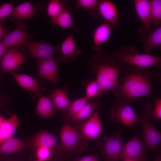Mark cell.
<instances>
[{
	"instance_id": "1",
	"label": "cell",
	"mask_w": 161,
	"mask_h": 161,
	"mask_svg": "<svg viewBox=\"0 0 161 161\" xmlns=\"http://www.w3.org/2000/svg\"><path fill=\"white\" fill-rule=\"evenodd\" d=\"M122 74V80L112 90L117 102L130 104L138 98L153 97L152 86L161 80V69L151 67L128 65Z\"/></svg>"
},
{
	"instance_id": "2",
	"label": "cell",
	"mask_w": 161,
	"mask_h": 161,
	"mask_svg": "<svg viewBox=\"0 0 161 161\" xmlns=\"http://www.w3.org/2000/svg\"><path fill=\"white\" fill-rule=\"evenodd\" d=\"M88 69L95 76L99 88L98 100L105 93L113 89L119 83V78L126 65L111 54L101 51L88 59Z\"/></svg>"
},
{
	"instance_id": "3",
	"label": "cell",
	"mask_w": 161,
	"mask_h": 161,
	"mask_svg": "<svg viewBox=\"0 0 161 161\" xmlns=\"http://www.w3.org/2000/svg\"><path fill=\"white\" fill-rule=\"evenodd\" d=\"M111 54L126 65L141 67L154 66L161 69L160 56L140 54L136 47L132 45H124Z\"/></svg>"
},
{
	"instance_id": "4",
	"label": "cell",
	"mask_w": 161,
	"mask_h": 161,
	"mask_svg": "<svg viewBox=\"0 0 161 161\" xmlns=\"http://www.w3.org/2000/svg\"><path fill=\"white\" fill-rule=\"evenodd\" d=\"M152 108L153 106L150 103H145L143 109L139 117L142 126L143 141L155 155L161 143V134L149 121Z\"/></svg>"
},
{
	"instance_id": "5",
	"label": "cell",
	"mask_w": 161,
	"mask_h": 161,
	"mask_svg": "<svg viewBox=\"0 0 161 161\" xmlns=\"http://www.w3.org/2000/svg\"><path fill=\"white\" fill-rule=\"evenodd\" d=\"M61 148L65 152H81L88 147V140L69 124H63L60 132Z\"/></svg>"
},
{
	"instance_id": "6",
	"label": "cell",
	"mask_w": 161,
	"mask_h": 161,
	"mask_svg": "<svg viewBox=\"0 0 161 161\" xmlns=\"http://www.w3.org/2000/svg\"><path fill=\"white\" fill-rule=\"evenodd\" d=\"M121 129L110 136L104 135L100 149L107 161H117L122 153L124 144L121 135Z\"/></svg>"
},
{
	"instance_id": "7",
	"label": "cell",
	"mask_w": 161,
	"mask_h": 161,
	"mask_svg": "<svg viewBox=\"0 0 161 161\" xmlns=\"http://www.w3.org/2000/svg\"><path fill=\"white\" fill-rule=\"evenodd\" d=\"M110 118L115 123H121L129 127L140 123L139 117L130 104L124 102H117L113 105Z\"/></svg>"
},
{
	"instance_id": "8",
	"label": "cell",
	"mask_w": 161,
	"mask_h": 161,
	"mask_svg": "<svg viewBox=\"0 0 161 161\" xmlns=\"http://www.w3.org/2000/svg\"><path fill=\"white\" fill-rule=\"evenodd\" d=\"M148 148L144 141L134 135L124 144L119 160L129 159L137 161H146Z\"/></svg>"
},
{
	"instance_id": "9",
	"label": "cell",
	"mask_w": 161,
	"mask_h": 161,
	"mask_svg": "<svg viewBox=\"0 0 161 161\" xmlns=\"http://www.w3.org/2000/svg\"><path fill=\"white\" fill-rule=\"evenodd\" d=\"M27 48L30 56L35 58L37 61L53 58L55 53L60 51V47L41 41L28 40L24 44Z\"/></svg>"
},
{
	"instance_id": "10",
	"label": "cell",
	"mask_w": 161,
	"mask_h": 161,
	"mask_svg": "<svg viewBox=\"0 0 161 161\" xmlns=\"http://www.w3.org/2000/svg\"><path fill=\"white\" fill-rule=\"evenodd\" d=\"M133 2L136 14L143 24V27L139 28V34H149L153 31L151 26L150 0H134Z\"/></svg>"
},
{
	"instance_id": "11",
	"label": "cell",
	"mask_w": 161,
	"mask_h": 161,
	"mask_svg": "<svg viewBox=\"0 0 161 161\" xmlns=\"http://www.w3.org/2000/svg\"><path fill=\"white\" fill-rule=\"evenodd\" d=\"M17 26L12 32H9L4 37L2 43L7 48H18L24 45L29 38L32 36V34L26 31L25 24L19 21H17Z\"/></svg>"
},
{
	"instance_id": "12",
	"label": "cell",
	"mask_w": 161,
	"mask_h": 161,
	"mask_svg": "<svg viewBox=\"0 0 161 161\" xmlns=\"http://www.w3.org/2000/svg\"><path fill=\"white\" fill-rule=\"evenodd\" d=\"M11 74L17 83L22 87L30 91L34 97H40L46 90L44 82L39 79L15 72Z\"/></svg>"
},
{
	"instance_id": "13",
	"label": "cell",
	"mask_w": 161,
	"mask_h": 161,
	"mask_svg": "<svg viewBox=\"0 0 161 161\" xmlns=\"http://www.w3.org/2000/svg\"><path fill=\"white\" fill-rule=\"evenodd\" d=\"M18 48L9 47L6 50L2 57L1 66L3 72H8L11 73L26 60Z\"/></svg>"
},
{
	"instance_id": "14",
	"label": "cell",
	"mask_w": 161,
	"mask_h": 161,
	"mask_svg": "<svg viewBox=\"0 0 161 161\" xmlns=\"http://www.w3.org/2000/svg\"><path fill=\"white\" fill-rule=\"evenodd\" d=\"M37 62V72L39 78L46 79L55 85L60 78L56 61L53 58H50Z\"/></svg>"
},
{
	"instance_id": "15",
	"label": "cell",
	"mask_w": 161,
	"mask_h": 161,
	"mask_svg": "<svg viewBox=\"0 0 161 161\" xmlns=\"http://www.w3.org/2000/svg\"><path fill=\"white\" fill-rule=\"evenodd\" d=\"M60 52L56 62L65 63L75 60L82 53L80 49L76 48L74 37L72 34L67 36L63 41Z\"/></svg>"
},
{
	"instance_id": "16",
	"label": "cell",
	"mask_w": 161,
	"mask_h": 161,
	"mask_svg": "<svg viewBox=\"0 0 161 161\" xmlns=\"http://www.w3.org/2000/svg\"><path fill=\"white\" fill-rule=\"evenodd\" d=\"M102 131V126L98 110L83 122L80 127L81 134L86 139L94 140L97 138Z\"/></svg>"
},
{
	"instance_id": "17",
	"label": "cell",
	"mask_w": 161,
	"mask_h": 161,
	"mask_svg": "<svg viewBox=\"0 0 161 161\" xmlns=\"http://www.w3.org/2000/svg\"><path fill=\"white\" fill-rule=\"evenodd\" d=\"M99 16L110 24L114 28L118 27L120 14L117 8L112 1L108 0H100L98 6Z\"/></svg>"
},
{
	"instance_id": "18",
	"label": "cell",
	"mask_w": 161,
	"mask_h": 161,
	"mask_svg": "<svg viewBox=\"0 0 161 161\" xmlns=\"http://www.w3.org/2000/svg\"><path fill=\"white\" fill-rule=\"evenodd\" d=\"M44 7L41 3L33 5L31 2L26 1L14 7L10 16L11 20L16 22L31 18L36 13L41 12Z\"/></svg>"
},
{
	"instance_id": "19",
	"label": "cell",
	"mask_w": 161,
	"mask_h": 161,
	"mask_svg": "<svg viewBox=\"0 0 161 161\" xmlns=\"http://www.w3.org/2000/svg\"><path fill=\"white\" fill-rule=\"evenodd\" d=\"M114 29L110 24L106 21L97 26L93 33L92 49L98 52L102 51L104 44L110 38Z\"/></svg>"
},
{
	"instance_id": "20",
	"label": "cell",
	"mask_w": 161,
	"mask_h": 161,
	"mask_svg": "<svg viewBox=\"0 0 161 161\" xmlns=\"http://www.w3.org/2000/svg\"><path fill=\"white\" fill-rule=\"evenodd\" d=\"M138 41L143 43L144 46L143 53L151 55L154 48H161V25L157 26L154 30L148 35H140Z\"/></svg>"
},
{
	"instance_id": "21",
	"label": "cell",
	"mask_w": 161,
	"mask_h": 161,
	"mask_svg": "<svg viewBox=\"0 0 161 161\" xmlns=\"http://www.w3.org/2000/svg\"><path fill=\"white\" fill-rule=\"evenodd\" d=\"M56 109L49 95H41L39 97L35 113L37 115L46 119L55 115Z\"/></svg>"
},
{
	"instance_id": "22",
	"label": "cell",
	"mask_w": 161,
	"mask_h": 161,
	"mask_svg": "<svg viewBox=\"0 0 161 161\" xmlns=\"http://www.w3.org/2000/svg\"><path fill=\"white\" fill-rule=\"evenodd\" d=\"M19 123V121L15 114L9 118L5 119L0 127V145L14 134Z\"/></svg>"
},
{
	"instance_id": "23",
	"label": "cell",
	"mask_w": 161,
	"mask_h": 161,
	"mask_svg": "<svg viewBox=\"0 0 161 161\" xmlns=\"http://www.w3.org/2000/svg\"><path fill=\"white\" fill-rule=\"evenodd\" d=\"M68 88L69 85H66L62 88L51 90L49 92L56 108L61 110L63 112L67 109L70 103L67 94Z\"/></svg>"
},
{
	"instance_id": "24",
	"label": "cell",
	"mask_w": 161,
	"mask_h": 161,
	"mask_svg": "<svg viewBox=\"0 0 161 161\" xmlns=\"http://www.w3.org/2000/svg\"><path fill=\"white\" fill-rule=\"evenodd\" d=\"M98 100L96 99L87 103L83 107L78 113L73 116L69 120L72 124L92 116L99 109Z\"/></svg>"
},
{
	"instance_id": "25",
	"label": "cell",
	"mask_w": 161,
	"mask_h": 161,
	"mask_svg": "<svg viewBox=\"0 0 161 161\" xmlns=\"http://www.w3.org/2000/svg\"><path fill=\"white\" fill-rule=\"evenodd\" d=\"M34 143L37 147H44L52 151L56 147L58 139L53 134L45 131H40L35 137Z\"/></svg>"
},
{
	"instance_id": "26",
	"label": "cell",
	"mask_w": 161,
	"mask_h": 161,
	"mask_svg": "<svg viewBox=\"0 0 161 161\" xmlns=\"http://www.w3.org/2000/svg\"><path fill=\"white\" fill-rule=\"evenodd\" d=\"M25 146L24 141L12 137L0 145V155L13 154L22 149Z\"/></svg>"
},
{
	"instance_id": "27",
	"label": "cell",
	"mask_w": 161,
	"mask_h": 161,
	"mask_svg": "<svg viewBox=\"0 0 161 161\" xmlns=\"http://www.w3.org/2000/svg\"><path fill=\"white\" fill-rule=\"evenodd\" d=\"M70 7L68 3L60 0H51L48 4L47 12L51 17L50 21L52 24H55L56 19L65 9Z\"/></svg>"
},
{
	"instance_id": "28",
	"label": "cell",
	"mask_w": 161,
	"mask_h": 161,
	"mask_svg": "<svg viewBox=\"0 0 161 161\" xmlns=\"http://www.w3.org/2000/svg\"><path fill=\"white\" fill-rule=\"evenodd\" d=\"M88 100L85 96L70 103L67 109L64 112V119L66 121L69 120L83 107Z\"/></svg>"
},
{
	"instance_id": "29",
	"label": "cell",
	"mask_w": 161,
	"mask_h": 161,
	"mask_svg": "<svg viewBox=\"0 0 161 161\" xmlns=\"http://www.w3.org/2000/svg\"><path fill=\"white\" fill-rule=\"evenodd\" d=\"M99 1L98 0H77L75 7L86 9L93 18H96L99 16L98 10Z\"/></svg>"
},
{
	"instance_id": "30",
	"label": "cell",
	"mask_w": 161,
	"mask_h": 161,
	"mask_svg": "<svg viewBox=\"0 0 161 161\" xmlns=\"http://www.w3.org/2000/svg\"><path fill=\"white\" fill-rule=\"evenodd\" d=\"M70 7L64 9L57 18L55 24L64 29H75L77 30L78 28L74 26L72 17L69 12Z\"/></svg>"
},
{
	"instance_id": "31",
	"label": "cell",
	"mask_w": 161,
	"mask_h": 161,
	"mask_svg": "<svg viewBox=\"0 0 161 161\" xmlns=\"http://www.w3.org/2000/svg\"><path fill=\"white\" fill-rule=\"evenodd\" d=\"M151 24L157 26L161 24V0H150Z\"/></svg>"
},
{
	"instance_id": "32",
	"label": "cell",
	"mask_w": 161,
	"mask_h": 161,
	"mask_svg": "<svg viewBox=\"0 0 161 161\" xmlns=\"http://www.w3.org/2000/svg\"><path fill=\"white\" fill-rule=\"evenodd\" d=\"M83 83L86 87L85 96L88 100L92 98H96L99 92V86L96 80L85 79Z\"/></svg>"
},
{
	"instance_id": "33",
	"label": "cell",
	"mask_w": 161,
	"mask_h": 161,
	"mask_svg": "<svg viewBox=\"0 0 161 161\" xmlns=\"http://www.w3.org/2000/svg\"><path fill=\"white\" fill-rule=\"evenodd\" d=\"M153 97L154 100V105L150 113L149 119L151 117L154 120H161V99L155 97L154 95Z\"/></svg>"
},
{
	"instance_id": "34",
	"label": "cell",
	"mask_w": 161,
	"mask_h": 161,
	"mask_svg": "<svg viewBox=\"0 0 161 161\" xmlns=\"http://www.w3.org/2000/svg\"><path fill=\"white\" fill-rule=\"evenodd\" d=\"M14 7L13 2L5 3L0 6V22L11 14Z\"/></svg>"
},
{
	"instance_id": "35",
	"label": "cell",
	"mask_w": 161,
	"mask_h": 161,
	"mask_svg": "<svg viewBox=\"0 0 161 161\" xmlns=\"http://www.w3.org/2000/svg\"><path fill=\"white\" fill-rule=\"evenodd\" d=\"M52 151L48 148L42 147H38L36 151V155L38 159L45 161L50 158Z\"/></svg>"
},
{
	"instance_id": "36",
	"label": "cell",
	"mask_w": 161,
	"mask_h": 161,
	"mask_svg": "<svg viewBox=\"0 0 161 161\" xmlns=\"http://www.w3.org/2000/svg\"><path fill=\"white\" fill-rule=\"evenodd\" d=\"M78 161H99V160L96 155L91 154L82 157Z\"/></svg>"
},
{
	"instance_id": "37",
	"label": "cell",
	"mask_w": 161,
	"mask_h": 161,
	"mask_svg": "<svg viewBox=\"0 0 161 161\" xmlns=\"http://www.w3.org/2000/svg\"><path fill=\"white\" fill-rule=\"evenodd\" d=\"M5 28L4 25L1 22H0V42L1 40L3 39L6 35L9 32Z\"/></svg>"
},
{
	"instance_id": "38",
	"label": "cell",
	"mask_w": 161,
	"mask_h": 161,
	"mask_svg": "<svg viewBox=\"0 0 161 161\" xmlns=\"http://www.w3.org/2000/svg\"><path fill=\"white\" fill-rule=\"evenodd\" d=\"M7 48L2 42H0V59L2 57Z\"/></svg>"
},
{
	"instance_id": "39",
	"label": "cell",
	"mask_w": 161,
	"mask_h": 161,
	"mask_svg": "<svg viewBox=\"0 0 161 161\" xmlns=\"http://www.w3.org/2000/svg\"><path fill=\"white\" fill-rule=\"evenodd\" d=\"M157 154L155 155V157L153 161H161V150H159L157 152ZM146 161H149L148 160Z\"/></svg>"
},
{
	"instance_id": "40",
	"label": "cell",
	"mask_w": 161,
	"mask_h": 161,
	"mask_svg": "<svg viewBox=\"0 0 161 161\" xmlns=\"http://www.w3.org/2000/svg\"><path fill=\"white\" fill-rule=\"evenodd\" d=\"M5 119L0 115V127L4 122Z\"/></svg>"
},
{
	"instance_id": "41",
	"label": "cell",
	"mask_w": 161,
	"mask_h": 161,
	"mask_svg": "<svg viewBox=\"0 0 161 161\" xmlns=\"http://www.w3.org/2000/svg\"><path fill=\"white\" fill-rule=\"evenodd\" d=\"M123 161H137L136 160L131 159H126L123 160Z\"/></svg>"
},
{
	"instance_id": "42",
	"label": "cell",
	"mask_w": 161,
	"mask_h": 161,
	"mask_svg": "<svg viewBox=\"0 0 161 161\" xmlns=\"http://www.w3.org/2000/svg\"><path fill=\"white\" fill-rule=\"evenodd\" d=\"M3 97H2L1 95L0 94V102L3 99H2Z\"/></svg>"
},
{
	"instance_id": "43",
	"label": "cell",
	"mask_w": 161,
	"mask_h": 161,
	"mask_svg": "<svg viewBox=\"0 0 161 161\" xmlns=\"http://www.w3.org/2000/svg\"><path fill=\"white\" fill-rule=\"evenodd\" d=\"M35 161H44L37 159V160H35Z\"/></svg>"
}]
</instances>
